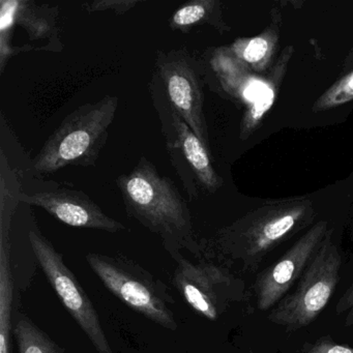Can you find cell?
I'll use <instances>...</instances> for the list:
<instances>
[{"label":"cell","instance_id":"1","mask_svg":"<svg viewBox=\"0 0 353 353\" xmlns=\"http://www.w3.org/2000/svg\"><path fill=\"white\" fill-rule=\"evenodd\" d=\"M117 185L129 216L158 235L173 259L183 255V250L201 251L185 199L174 183L161 175L145 157L131 172L119 176Z\"/></svg>","mask_w":353,"mask_h":353},{"label":"cell","instance_id":"2","mask_svg":"<svg viewBox=\"0 0 353 353\" xmlns=\"http://www.w3.org/2000/svg\"><path fill=\"white\" fill-rule=\"evenodd\" d=\"M117 107L119 98L106 96L68 115L34 158L36 172L49 175L65 167L94 166L106 143Z\"/></svg>","mask_w":353,"mask_h":353},{"label":"cell","instance_id":"3","mask_svg":"<svg viewBox=\"0 0 353 353\" xmlns=\"http://www.w3.org/2000/svg\"><path fill=\"white\" fill-rule=\"evenodd\" d=\"M86 261L104 286L123 303L162 327L176 330L171 307L174 299L160 279L123 256L90 253Z\"/></svg>","mask_w":353,"mask_h":353},{"label":"cell","instance_id":"4","mask_svg":"<svg viewBox=\"0 0 353 353\" xmlns=\"http://www.w3.org/2000/svg\"><path fill=\"white\" fill-rule=\"evenodd\" d=\"M341 263L338 248L326 237L294 291L276 303L268 320L289 332L309 325L327 305L340 279Z\"/></svg>","mask_w":353,"mask_h":353},{"label":"cell","instance_id":"5","mask_svg":"<svg viewBox=\"0 0 353 353\" xmlns=\"http://www.w3.org/2000/svg\"><path fill=\"white\" fill-rule=\"evenodd\" d=\"M175 261V289L196 313L206 319L216 321L233 303L245 299V284L229 270L212 262L195 263L183 255Z\"/></svg>","mask_w":353,"mask_h":353},{"label":"cell","instance_id":"6","mask_svg":"<svg viewBox=\"0 0 353 353\" xmlns=\"http://www.w3.org/2000/svg\"><path fill=\"white\" fill-rule=\"evenodd\" d=\"M28 239L47 280L96 350L98 353H113L100 316L75 274L65 265L63 255L39 230L32 229Z\"/></svg>","mask_w":353,"mask_h":353},{"label":"cell","instance_id":"7","mask_svg":"<svg viewBox=\"0 0 353 353\" xmlns=\"http://www.w3.org/2000/svg\"><path fill=\"white\" fill-rule=\"evenodd\" d=\"M152 97L162 121L167 150L190 198H195V181L206 191H216L221 179L210 162L208 148L171 108L167 98L161 102L154 92Z\"/></svg>","mask_w":353,"mask_h":353},{"label":"cell","instance_id":"8","mask_svg":"<svg viewBox=\"0 0 353 353\" xmlns=\"http://www.w3.org/2000/svg\"><path fill=\"white\" fill-rule=\"evenodd\" d=\"M158 77L171 108L208 148V138L203 114V96L199 79L181 52H159Z\"/></svg>","mask_w":353,"mask_h":353},{"label":"cell","instance_id":"9","mask_svg":"<svg viewBox=\"0 0 353 353\" xmlns=\"http://www.w3.org/2000/svg\"><path fill=\"white\" fill-rule=\"evenodd\" d=\"M325 230L324 224L314 227L278 261L258 274L253 289L260 311L274 307L286 296L287 292L301 279L321 247Z\"/></svg>","mask_w":353,"mask_h":353},{"label":"cell","instance_id":"10","mask_svg":"<svg viewBox=\"0 0 353 353\" xmlns=\"http://www.w3.org/2000/svg\"><path fill=\"white\" fill-rule=\"evenodd\" d=\"M20 202L43 208L63 224L76 228L97 229L117 233L125 230L121 222L107 216L83 192L57 189L34 194L21 193Z\"/></svg>","mask_w":353,"mask_h":353},{"label":"cell","instance_id":"11","mask_svg":"<svg viewBox=\"0 0 353 353\" xmlns=\"http://www.w3.org/2000/svg\"><path fill=\"white\" fill-rule=\"evenodd\" d=\"M13 297L10 229L0 228V353H11Z\"/></svg>","mask_w":353,"mask_h":353},{"label":"cell","instance_id":"12","mask_svg":"<svg viewBox=\"0 0 353 353\" xmlns=\"http://www.w3.org/2000/svg\"><path fill=\"white\" fill-rule=\"evenodd\" d=\"M57 8L38 7L32 1H14L13 24L22 26L30 41L52 40L57 46Z\"/></svg>","mask_w":353,"mask_h":353},{"label":"cell","instance_id":"13","mask_svg":"<svg viewBox=\"0 0 353 353\" xmlns=\"http://www.w3.org/2000/svg\"><path fill=\"white\" fill-rule=\"evenodd\" d=\"M13 332L19 353H67L28 316L20 315Z\"/></svg>","mask_w":353,"mask_h":353},{"label":"cell","instance_id":"14","mask_svg":"<svg viewBox=\"0 0 353 353\" xmlns=\"http://www.w3.org/2000/svg\"><path fill=\"white\" fill-rule=\"evenodd\" d=\"M216 3L212 0H194L179 8L169 21L172 30L188 32L204 22L212 21Z\"/></svg>","mask_w":353,"mask_h":353},{"label":"cell","instance_id":"15","mask_svg":"<svg viewBox=\"0 0 353 353\" xmlns=\"http://www.w3.org/2000/svg\"><path fill=\"white\" fill-rule=\"evenodd\" d=\"M353 100V72L336 82L318 101L316 108L327 109Z\"/></svg>","mask_w":353,"mask_h":353},{"label":"cell","instance_id":"16","mask_svg":"<svg viewBox=\"0 0 353 353\" xmlns=\"http://www.w3.org/2000/svg\"><path fill=\"white\" fill-rule=\"evenodd\" d=\"M245 96L254 103L253 117L255 119H260L270 109L274 101V92L270 86L260 81H252L245 88Z\"/></svg>","mask_w":353,"mask_h":353},{"label":"cell","instance_id":"17","mask_svg":"<svg viewBox=\"0 0 353 353\" xmlns=\"http://www.w3.org/2000/svg\"><path fill=\"white\" fill-rule=\"evenodd\" d=\"M139 3L138 0H98L94 3H86L82 10L88 13L96 12L113 11L117 15H123L134 9Z\"/></svg>","mask_w":353,"mask_h":353},{"label":"cell","instance_id":"18","mask_svg":"<svg viewBox=\"0 0 353 353\" xmlns=\"http://www.w3.org/2000/svg\"><path fill=\"white\" fill-rule=\"evenodd\" d=\"M268 51V41L263 38H255L248 43L243 49V57L248 63H257L264 59Z\"/></svg>","mask_w":353,"mask_h":353},{"label":"cell","instance_id":"19","mask_svg":"<svg viewBox=\"0 0 353 353\" xmlns=\"http://www.w3.org/2000/svg\"><path fill=\"white\" fill-rule=\"evenodd\" d=\"M307 353H353V347L336 344L327 336H323L316 341Z\"/></svg>","mask_w":353,"mask_h":353},{"label":"cell","instance_id":"20","mask_svg":"<svg viewBox=\"0 0 353 353\" xmlns=\"http://www.w3.org/2000/svg\"><path fill=\"white\" fill-rule=\"evenodd\" d=\"M336 311L339 315L346 314L344 321L345 326L353 325V283L339 299Z\"/></svg>","mask_w":353,"mask_h":353},{"label":"cell","instance_id":"21","mask_svg":"<svg viewBox=\"0 0 353 353\" xmlns=\"http://www.w3.org/2000/svg\"><path fill=\"white\" fill-rule=\"evenodd\" d=\"M249 353H254V352H253V351H250V352H249Z\"/></svg>","mask_w":353,"mask_h":353}]
</instances>
